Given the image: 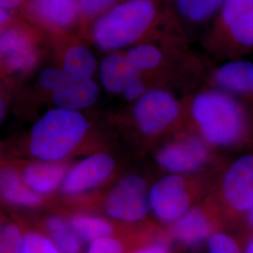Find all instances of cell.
Wrapping results in <instances>:
<instances>
[{
  "label": "cell",
  "mask_w": 253,
  "mask_h": 253,
  "mask_svg": "<svg viewBox=\"0 0 253 253\" xmlns=\"http://www.w3.org/2000/svg\"><path fill=\"white\" fill-rule=\"evenodd\" d=\"M140 73L129 63L126 55L121 54L106 56L99 67L101 84L114 94L123 93L128 84Z\"/></svg>",
  "instance_id": "cell-16"
},
{
  "label": "cell",
  "mask_w": 253,
  "mask_h": 253,
  "mask_svg": "<svg viewBox=\"0 0 253 253\" xmlns=\"http://www.w3.org/2000/svg\"><path fill=\"white\" fill-rule=\"evenodd\" d=\"M216 81L228 90L253 92V64L247 61L230 62L216 73Z\"/></svg>",
  "instance_id": "cell-18"
},
{
  "label": "cell",
  "mask_w": 253,
  "mask_h": 253,
  "mask_svg": "<svg viewBox=\"0 0 253 253\" xmlns=\"http://www.w3.org/2000/svg\"><path fill=\"white\" fill-rule=\"evenodd\" d=\"M248 221H249V224L250 227L252 228V230H253V206L250 213H249V216H248Z\"/></svg>",
  "instance_id": "cell-35"
},
{
  "label": "cell",
  "mask_w": 253,
  "mask_h": 253,
  "mask_svg": "<svg viewBox=\"0 0 253 253\" xmlns=\"http://www.w3.org/2000/svg\"><path fill=\"white\" fill-rule=\"evenodd\" d=\"M86 253H123V247L117 239L106 236L92 241Z\"/></svg>",
  "instance_id": "cell-29"
},
{
  "label": "cell",
  "mask_w": 253,
  "mask_h": 253,
  "mask_svg": "<svg viewBox=\"0 0 253 253\" xmlns=\"http://www.w3.org/2000/svg\"><path fill=\"white\" fill-rule=\"evenodd\" d=\"M97 68L94 54L84 46H74L64 57L63 69L76 79H90Z\"/></svg>",
  "instance_id": "cell-19"
},
{
  "label": "cell",
  "mask_w": 253,
  "mask_h": 253,
  "mask_svg": "<svg viewBox=\"0 0 253 253\" xmlns=\"http://www.w3.org/2000/svg\"><path fill=\"white\" fill-rule=\"evenodd\" d=\"M157 16L152 0H126L100 15L92 29L101 49L112 51L131 44L145 34Z\"/></svg>",
  "instance_id": "cell-2"
},
{
  "label": "cell",
  "mask_w": 253,
  "mask_h": 253,
  "mask_svg": "<svg viewBox=\"0 0 253 253\" xmlns=\"http://www.w3.org/2000/svg\"><path fill=\"white\" fill-rule=\"evenodd\" d=\"M0 190L2 198L9 204L35 208L42 203V197L32 190L17 172L10 168L2 169L0 175Z\"/></svg>",
  "instance_id": "cell-17"
},
{
  "label": "cell",
  "mask_w": 253,
  "mask_h": 253,
  "mask_svg": "<svg viewBox=\"0 0 253 253\" xmlns=\"http://www.w3.org/2000/svg\"><path fill=\"white\" fill-rule=\"evenodd\" d=\"M215 199L230 226L248 219L253 206V155L239 158L229 167Z\"/></svg>",
  "instance_id": "cell-4"
},
{
  "label": "cell",
  "mask_w": 253,
  "mask_h": 253,
  "mask_svg": "<svg viewBox=\"0 0 253 253\" xmlns=\"http://www.w3.org/2000/svg\"><path fill=\"white\" fill-rule=\"evenodd\" d=\"M242 245L240 238L220 230L209 237L208 253H244Z\"/></svg>",
  "instance_id": "cell-24"
},
{
  "label": "cell",
  "mask_w": 253,
  "mask_h": 253,
  "mask_svg": "<svg viewBox=\"0 0 253 253\" xmlns=\"http://www.w3.org/2000/svg\"><path fill=\"white\" fill-rule=\"evenodd\" d=\"M21 253H62L52 240L37 233L24 235Z\"/></svg>",
  "instance_id": "cell-26"
},
{
  "label": "cell",
  "mask_w": 253,
  "mask_h": 253,
  "mask_svg": "<svg viewBox=\"0 0 253 253\" xmlns=\"http://www.w3.org/2000/svg\"><path fill=\"white\" fill-rule=\"evenodd\" d=\"M115 167L107 154L92 155L77 163L65 176L62 190L67 194H79L91 190L106 180Z\"/></svg>",
  "instance_id": "cell-11"
},
{
  "label": "cell",
  "mask_w": 253,
  "mask_h": 253,
  "mask_svg": "<svg viewBox=\"0 0 253 253\" xmlns=\"http://www.w3.org/2000/svg\"><path fill=\"white\" fill-rule=\"evenodd\" d=\"M33 37L27 27L9 23L2 27L0 54L2 64L10 73H26L36 64L38 54Z\"/></svg>",
  "instance_id": "cell-9"
},
{
  "label": "cell",
  "mask_w": 253,
  "mask_h": 253,
  "mask_svg": "<svg viewBox=\"0 0 253 253\" xmlns=\"http://www.w3.org/2000/svg\"><path fill=\"white\" fill-rule=\"evenodd\" d=\"M121 0H76L80 15L84 17H95L102 15L117 6Z\"/></svg>",
  "instance_id": "cell-27"
},
{
  "label": "cell",
  "mask_w": 253,
  "mask_h": 253,
  "mask_svg": "<svg viewBox=\"0 0 253 253\" xmlns=\"http://www.w3.org/2000/svg\"><path fill=\"white\" fill-rule=\"evenodd\" d=\"M48 234L62 253H80L81 243L70 223L58 217H51L46 223Z\"/></svg>",
  "instance_id": "cell-20"
},
{
  "label": "cell",
  "mask_w": 253,
  "mask_h": 253,
  "mask_svg": "<svg viewBox=\"0 0 253 253\" xmlns=\"http://www.w3.org/2000/svg\"><path fill=\"white\" fill-rule=\"evenodd\" d=\"M26 7L31 18L55 29L72 27L80 15L76 0H27Z\"/></svg>",
  "instance_id": "cell-12"
},
{
  "label": "cell",
  "mask_w": 253,
  "mask_h": 253,
  "mask_svg": "<svg viewBox=\"0 0 253 253\" xmlns=\"http://www.w3.org/2000/svg\"><path fill=\"white\" fill-rule=\"evenodd\" d=\"M70 224L83 241L92 242L112 233V225L102 217L77 215L71 218Z\"/></svg>",
  "instance_id": "cell-21"
},
{
  "label": "cell",
  "mask_w": 253,
  "mask_h": 253,
  "mask_svg": "<svg viewBox=\"0 0 253 253\" xmlns=\"http://www.w3.org/2000/svg\"><path fill=\"white\" fill-rule=\"evenodd\" d=\"M179 106L172 95L163 90L145 93L134 106V118L140 129L148 135L161 132L178 116Z\"/></svg>",
  "instance_id": "cell-8"
},
{
  "label": "cell",
  "mask_w": 253,
  "mask_h": 253,
  "mask_svg": "<svg viewBox=\"0 0 253 253\" xmlns=\"http://www.w3.org/2000/svg\"><path fill=\"white\" fill-rule=\"evenodd\" d=\"M67 77L68 73L63 68H48L40 73L39 84L43 89L54 92L63 84Z\"/></svg>",
  "instance_id": "cell-28"
},
{
  "label": "cell",
  "mask_w": 253,
  "mask_h": 253,
  "mask_svg": "<svg viewBox=\"0 0 253 253\" xmlns=\"http://www.w3.org/2000/svg\"><path fill=\"white\" fill-rule=\"evenodd\" d=\"M209 158L207 145L201 140L189 137L163 147L157 154V162L173 173L194 172L203 167Z\"/></svg>",
  "instance_id": "cell-10"
},
{
  "label": "cell",
  "mask_w": 253,
  "mask_h": 253,
  "mask_svg": "<svg viewBox=\"0 0 253 253\" xmlns=\"http://www.w3.org/2000/svg\"><path fill=\"white\" fill-rule=\"evenodd\" d=\"M145 86L141 79L140 74L134 77L131 82L128 84L126 89L123 92L126 100H134L140 99L145 93Z\"/></svg>",
  "instance_id": "cell-30"
},
{
  "label": "cell",
  "mask_w": 253,
  "mask_h": 253,
  "mask_svg": "<svg viewBox=\"0 0 253 253\" xmlns=\"http://www.w3.org/2000/svg\"><path fill=\"white\" fill-rule=\"evenodd\" d=\"M222 20L238 42L253 45V0H225Z\"/></svg>",
  "instance_id": "cell-14"
},
{
  "label": "cell",
  "mask_w": 253,
  "mask_h": 253,
  "mask_svg": "<svg viewBox=\"0 0 253 253\" xmlns=\"http://www.w3.org/2000/svg\"><path fill=\"white\" fill-rule=\"evenodd\" d=\"M131 66L141 73L156 68L162 61L161 52L152 45L142 44L130 49L126 55Z\"/></svg>",
  "instance_id": "cell-23"
},
{
  "label": "cell",
  "mask_w": 253,
  "mask_h": 253,
  "mask_svg": "<svg viewBox=\"0 0 253 253\" xmlns=\"http://www.w3.org/2000/svg\"><path fill=\"white\" fill-rule=\"evenodd\" d=\"M230 226L217 200L209 198L188 210L173 221L170 234L179 244L193 248L204 243L216 232Z\"/></svg>",
  "instance_id": "cell-5"
},
{
  "label": "cell",
  "mask_w": 253,
  "mask_h": 253,
  "mask_svg": "<svg viewBox=\"0 0 253 253\" xmlns=\"http://www.w3.org/2000/svg\"><path fill=\"white\" fill-rule=\"evenodd\" d=\"M12 15H11V10L7 9H0V24L1 27H4L8 26L9 23L11 22Z\"/></svg>",
  "instance_id": "cell-33"
},
{
  "label": "cell",
  "mask_w": 253,
  "mask_h": 253,
  "mask_svg": "<svg viewBox=\"0 0 253 253\" xmlns=\"http://www.w3.org/2000/svg\"><path fill=\"white\" fill-rule=\"evenodd\" d=\"M150 207L145 181L136 175L121 179L105 200L106 214L122 221L134 222L145 217Z\"/></svg>",
  "instance_id": "cell-7"
},
{
  "label": "cell",
  "mask_w": 253,
  "mask_h": 253,
  "mask_svg": "<svg viewBox=\"0 0 253 253\" xmlns=\"http://www.w3.org/2000/svg\"><path fill=\"white\" fill-rule=\"evenodd\" d=\"M133 253H171V250H170V246L167 242L161 241V242H157L155 244L147 246L141 250H138L137 252Z\"/></svg>",
  "instance_id": "cell-31"
},
{
  "label": "cell",
  "mask_w": 253,
  "mask_h": 253,
  "mask_svg": "<svg viewBox=\"0 0 253 253\" xmlns=\"http://www.w3.org/2000/svg\"><path fill=\"white\" fill-rule=\"evenodd\" d=\"M192 115L204 138L212 145H235L244 135L243 112L227 95L218 92L201 94L192 103Z\"/></svg>",
  "instance_id": "cell-3"
},
{
  "label": "cell",
  "mask_w": 253,
  "mask_h": 253,
  "mask_svg": "<svg viewBox=\"0 0 253 253\" xmlns=\"http://www.w3.org/2000/svg\"><path fill=\"white\" fill-rule=\"evenodd\" d=\"M199 190L178 174L161 178L149 191L150 207L156 217L163 222L172 223L191 208Z\"/></svg>",
  "instance_id": "cell-6"
},
{
  "label": "cell",
  "mask_w": 253,
  "mask_h": 253,
  "mask_svg": "<svg viewBox=\"0 0 253 253\" xmlns=\"http://www.w3.org/2000/svg\"><path fill=\"white\" fill-rule=\"evenodd\" d=\"M24 236L13 223H5L0 232V253H21Z\"/></svg>",
  "instance_id": "cell-25"
},
{
  "label": "cell",
  "mask_w": 253,
  "mask_h": 253,
  "mask_svg": "<svg viewBox=\"0 0 253 253\" xmlns=\"http://www.w3.org/2000/svg\"><path fill=\"white\" fill-rule=\"evenodd\" d=\"M88 126L86 119L76 111H49L32 127L31 154L43 162H59L81 143Z\"/></svg>",
  "instance_id": "cell-1"
},
{
  "label": "cell",
  "mask_w": 253,
  "mask_h": 253,
  "mask_svg": "<svg viewBox=\"0 0 253 253\" xmlns=\"http://www.w3.org/2000/svg\"><path fill=\"white\" fill-rule=\"evenodd\" d=\"M225 0H177L178 9L186 18L199 22L211 16Z\"/></svg>",
  "instance_id": "cell-22"
},
{
  "label": "cell",
  "mask_w": 253,
  "mask_h": 253,
  "mask_svg": "<svg viewBox=\"0 0 253 253\" xmlns=\"http://www.w3.org/2000/svg\"><path fill=\"white\" fill-rule=\"evenodd\" d=\"M67 175V167L58 162L32 163L22 172V178L39 194H48L63 183Z\"/></svg>",
  "instance_id": "cell-15"
},
{
  "label": "cell",
  "mask_w": 253,
  "mask_h": 253,
  "mask_svg": "<svg viewBox=\"0 0 253 253\" xmlns=\"http://www.w3.org/2000/svg\"><path fill=\"white\" fill-rule=\"evenodd\" d=\"M244 253H253V235H251L245 246Z\"/></svg>",
  "instance_id": "cell-34"
},
{
  "label": "cell",
  "mask_w": 253,
  "mask_h": 253,
  "mask_svg": "<svg viewBox=\"0 0 253 253\" xmlns=\"http://www.w3.org/2000/svg\"><path fill=\"white\" fill-rule=\"evenodd\" d=\"M99 87L90 79H76L68 74L63 84L53 92V103L56 108L78 112L95 103Z\"/></svg>",
  "instance_id": "cell-13"
},
{
  "label": "cell",
  "mask_w": 253,
  "mask_h": 253,
  "mask_svg": "<svg viewBox=\"0 0 253 253\" xmlns=\"http://www.w3.org/2000/svg\"><path fill=\"white\" fill-rule=\"evenodd\" d=\"M27 0H0V6L3 9H18L24 4H27Z\"/></svg>",
  "instance_id": "cell-32"
}]
</instances>
